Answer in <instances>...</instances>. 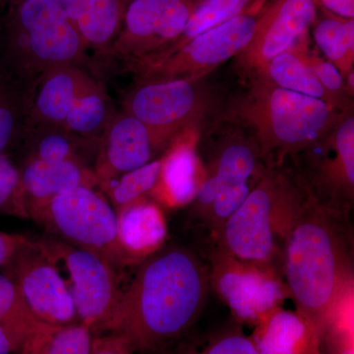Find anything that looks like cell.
<instances>
[{"instance_id": "cell-33", "label": "cell", "mask_w": 354, "mask_h": 354, "mask_svg": "<svg viewBox=\"0 0 354 354\" xmlns=\"http://www.w3.org/2000/svg\"><path fill=\"white\" fill-rule=\"evenodd\" d=\"M0 215L27 218L20 172L10 156L0 153Z\"/></svg>"}, {"instance_id": "cell-26", "label": "cell", "mask_w": 354, "mask_h": 354, "mask_svg": "<svg viewBox=\"0 0 354 354\" xmlns=\"http://www.w3.org/2000/svg\"><path fill=\"white\" fill-rule=\"evenodd\" d=\"M310 32L317 48L346 80L354 72V18L342 17L317 8Z\"/></svg>"}, {"instance_id": "cell-17", "label": "cell", "mask_w": 354, "mask_h": 354, "mask_svg": "<svg viewBox=\"0 0 354 354\" xmlns=\"http://www.w3.org/2000/svg\"><path fill=\"white\" fill-rule=\"evenodd\" d=\"M29 220L58 195L75 188H97L94 169L69 162L29 160L17 162Z\"/></svg>"}, {"instance_id": "cell-30", "label": "cell", "mask_w": 354, "mask_h": 354, "mask_svg": "<svg viewBox=\"0 0 354 354\" xmlns=\"http://www.w3.org/2000/svg\"><path fill=\"white\" fill-rule=\"evenodd\" d=\"M160 354H258L250 337L244 334L241 324L228 326L212 334L184 335Z\"/></svg>"}, {"instance_id": "cell-8", "label": "cell", "mask_w": 354, "mask_h": 354, "mask_svg": "<svg viewBox=\"0 0 354 354\" xmlns=\"http://www.w3.org/2000/svg\"><path fill=\"white\" fill-rule=\"evenodd\" d=\"M213 102L203 79L134 82L121 109L138 118L169 148L183 132L206 118Z\"/></svg>"}, {"instance_id": "cell-10", "label": "cell", "mask_w": 354, "mask_h": 354, "mask_svg": "<svg viewBox=\"0 0 354 354\" xmlns=\"http://www.w3.org/2000/svg\"><path fill=\"white\" fill-rule=\"evenodd\" d=\"M211 267L209 285L241 325L255 327L263 317L290 298L276 268L237 259L218 247L211 254Z\"/></svg>"}, {"instance_id": "cell-4", "label": "cell", "mask_w": 354, "mask_h": 354, "mask_svg": "<svg viewBox=\"0 0 354 354\" xmlns=\"http://www.w3.org/2000/svg\"><path fill=\"white\" fill-rule=\"evenodd\" d=\"M90 53L59 0H21L0 16V69L37 86L60 65L88 68Z\"/></svg>"}, {"instance_id": "cell-25", "label": "cell", "mask_w": 354, "mask_h": 354, "mask_svg": "<svg viewBox=\"0 0 354 354\" xmlns=\"http://www.w3.org/2000/svg\"><path fill=\"white\" fill-rule=\"evenodd\" d=\"M36 86L0 69V153H17L29 125L30 109Z\"/></svg>"}, {"instance_id": "cell-1", "label": "cell", "mask_w": 354, "mask_h": 354, "mask_svg": "<svg viewBox=\"0 0 354 354\" xmlns=\"http://www.w3.org/2000/svg\"><path fill=\"white\" fill-rule=\"evenodd\" d=\"M109 332L124 335L135 353L160 354L190 332L201 313L209 270L184 247H162L137 264Z\"/></svg>"}, {"instance_id": "cell-29", "label": "cell", "mask_w": 354, "mask_h": 354, "mask_svg": "<svg viewBox=\"0 0 354 354\" xmlns=\"http://www.w3.org/2000/svg\"><path fill=\"white\" fill-rule=\"evenodd\" d=\"M267 1L268 0H202L191 14L183 35L172 46L167 57L180 50L195 37L213 29L216 26L223 24L242 14L259 12Z\"/></svg>"}, {"instance_id": "cell-34", "label": "cell", "mask_w": 354, "mask_h": 354, "mask_svg": "<svg viewBox=\"0 0 354 354\" xmlns=\"http://www.w3.org/2000/svg\"><path fill=\"white\" fill-rule=\"evenodd\" d=\"M323 354H354L353 302L344 305L322 333Z\"/></svg>"}, {"instance_id": "cell-13", "label": "cell", "mask_w": 354, "mask_h": 354, "mask_svg": "<svg viewBox=\"0 0 354 354\" xmlns=\"http://www.w3.org/2000/svg\"><path fill=\"white\" fill-rule=\"evenodd\" d=\"M0 269L41 322L53 327L79 323L68 285L43 242L29 239Z\"/></svg>"}, {"instance_id": "cell-15", "label": "cell", "mask_w": 354, "mask_h": 354, "mask_svg": "<svg viewBox=\"0 0 354 354\" xmlns=\"http://www.w3.org/2000/svg\"><path fill=\"white\" fill-rule=\"evenodd\" d=\"M169 149L132 114L120 109L101 138L94 165L97 189L102 190L121 174L143 167Z\"/></svg>"}, {"instance_id": "cell-28", "label": "cell", "mask_w": 354, "mask_h": 354, "mask_svg": "<svg viewBox=\"0 0 354 354\" xmlns=\"http://www.w3.org/2000/svg\"><path fill=\"white\" fill-rule=\"evenodd\" d=\"M253 74L265 77L267 80L278 87L315 97L333 106L329 94L326 92L325 88L316 78L315 74L305 62L295 44L290 50L272 58L264 66L261 67Z\"/></svg>"}, {"instance_id": "cell-12", "label": "cell", "mask_w": 354, "mask_h": 354, "mask_svg": "<svg viewBox=\"0 0 354 354\" xmlns=\"http://www.w3.org/2000/svg\"><path fill=\"white\" fill-rule=\"evenodd\" d=\"M301 156L298 171L317 199L333 208L351 213L354 200V115L342 114L323 138Z\"/></svg>"}, {"instance_id": "cell-3", "label": "cell", "mask_w": 354, "mask_h": 354, "mask_svg": "<svg viewBox=\"0 0 354 354\" xmlns=\"http://www.w3.org/2000/svg\"><path fill=\"white\" fill-rule=\"evenodd\" d=\"M247 86L232 114L252 133L266 165H283L286 156L304 152L344 114L327 102L278 87L258 74L249 75Z\"/></svg>"}, {"instance_id": "cell-19", "label": "cell", "mask_w": 354, "mask_h": 354, "mask_svg": "<svg viewBox=\"0 0 354 354\" xmlns=\"http://www.w3.org/2000/svg\"><path fill=\"white\" fill-rule=\"evenodd\" d=\"M249 337L258 354H323L322 335L315 324L283 306L263 317Z\"/></svg>"}, {"instance_id": "cell-39", "label": "cell", "mask_w": 354, "mask_h": 354, "mask_svg": "<svg viewBox=\"0 0 354 354\" xmlns=\"http://www.w3.org/2000/svg\"><path fill=\"white\" fill-rule=\"evenodd\" d=\"M0 354H15L12 344L1 325H0Z\"/></svg>"}, {"instance_id": "cell-35", "label": "cell", "mask_w": 354, "mask_h": 354, "mask_svg": "<svg viewBox=\"0 0 354 354\" xmlns=\"http://www.w3.org/2000/svg\"><path fill=\"white\" fill-rule=\"evenodd\" d=\"M93 335L81 323L57 327L37 354H91Z\"/></svg>"}, {"instance_id": "cell-32", "label": "cell", "mask_w": 354, "mask_h": 354, "mask_svg": "<svg viewBox=\"0 0 354 354\" xmlns=\"http://www.w3.org/2000/svg\"><path fill=\"white\" fill-rule=\"evenodd\" d=\"M295 46L319 82L329 94L333 106L342 113L353 111L354 92L349 90L339 69L327 58L321 57L316 48H311L310 32L298 39Z\"/></svg>"}, {"instance_id": "cell-36", "label": "cell", "mask_w": 354, "mask_h": 354, "mask_svg": "<svg viewBox=\"0 0 354 354\" xmlns=\"http://www.w3.org/2000/svg\"><path fill=\"white\" fill-rule=\"evenodd\" d=\"M134 349L124 335L109 332L94 335L91 354H134Z\"/></svg>"}, {"instance_id": "cell-6", "label": "cell", "mask_w": 354, "mask_h": 354, "mask_svg": "<svg viewBox=\"0 0 354 354\" xmlns=\"http://www.w3.org/2000/svg\"><path fill=\"white\" fill-rule=\"evenodd\" d=\"M196 0H133L118 37L92 71L135 75L164 60L180 38Z\"/></svg>"}, {"instance_id": "cell-20", "label": "cell", "mask_w": 354, "mask_h": 354, "mask_svg": "<svg viewBox=\"0 0 354 354\" xmlns=\"http://www.w3.org/2000/svg\"><path fill=\"white\" fill-rule=\"evenodd\" d=\"M80 32L88 53L90 69L101 60L118 37L133 0H59Z\"/></svg>"}, {"instance_id": "cell-37", "label": "cell", "mask_w": 354, "mask_h": 354, "mask_svg": "<svg viewBox=\"0 0 354 354\" xmlns=\"http://www.w3.org/2000/svg\"><path fill=\"white\" fill-rule=\"evenodd\" d=\"M28 241L29 239L24 235L0 232V268L3 267L19 247Z\"/></svg>"}, {"instance_id": "cell-40", "label": "cell", "mask_w": 354, "mask_h": 354, "mask_svg": "<svg viewBox=\"0 0 354 354\" xmlns=\"http://www.w3.org/2000/svg\"><path fill=\"white\" fill-rule=\"evenodd\" d=\"M0 1L3 2L6 6H11V4L17 3V2L21 1V0H0Z\"/></svg>"}, {"instance_id": "cell-24", "label": "cell", "mask_w": 354, "mask_h": 354, "mask_svg": "<svg viewBox=\"0 0 354 354\" xmlns=\"http://www.w3.org/2000/svg\"><path fill=\"white\" fill-rule=\"evenodd\" d=\"M194 152L177 140L164 153V165L152 195L169 208L189 205L194 200L203 179Z\"/></svg>"}, {"instance_id": "cell-38", "label": "cell", "mask_w": 354, "mask_h": 354, "mask_svg": "<svg viewBox=\"0 0 354 354\" xmlns=\"http://www.w3.org/2000/svg\"><path fill=\"white\" fill-rule=\"evenodd\" d=\"M317 8L324 9L335 15L354 18V0H313Z\"/></svg>"}, {"instance_id": "cell-9", "label": "cell", "mask_w": 354, "mask_h": 354, "mask_svg": "<svg viewBox=\"0 0 354 354\" xmlns=\"http://www.w3.org/2000/svg\"><path fill=\"white\" fill-rule=\"evenodd\" d=\"M55 261H62L69 274L68 285L77 318L94 335L108 333L118 309L122 288L118 268L97 254L59 239H43Z\"/></svg>"}, {"instance_id": "cell-27", "label": "cell", "mask_w": 354, "mask_h": 354, "mask_svg": "<svg viewBox=\"0 0 354 354\" xmlns=\"http://www.w3.org/2000/svg\"><path fill=\"white\" fill-rule=\"evenodd\" d=\"M116 113L108 91L95 77L77 97L64 128L85 138L101 139Z\"/></svg>"}, {"instance_id": "cell-18", "label": "cell", "mask_w": 354, "mask_h": 354, "mask_svg": "<svg viewBox=\"0 0 354 354\" xmlns=\"http://www.w3.org/2000/svg\"><path fill=\"white\" fill-rule=\"evenodd\" d=\"M95 77L76 65L46 71L35 88L28 128L64 127L77 97Z\"/></svg>"}, {"instance_id": "cell-14", "label": "cell", "mask_w": 354, "mask_h": 354, "mask_svg": "<svg viewBox=\"0 0 354 354\" xmlns=\"http://www.w3.org/2000/svg\"><path fill=\"white\" fill-rule=\"evenodd\" d=\"M316 11L313 0H268L252 39L236 55L237 64L251 75L272 58L290 50L310 32Z\"/></svg>"}, {"instance_id": "cell-22", "label": "cell", "mask_w": 354, "mask_h": 354, "mask_svg": "<svg viewBox=\"0 0 354 354\" xmlns=\"http://www.w3.org/2000/svg\"><path fill=\"white\" fill-rule=\"evenodd\" d=\"M100 146L101 139L85 138L64 127H29L15 155L19 157V162L69 160L94 169Z\"/></svg>"}, {"instance_id": "cell-11", "label": "cell", "mask_w": 354, "mask_h": 354, "mask_svg": "<svg viewBox=\"0 0 354 354\" xmlns=\"http://www.w3.org/2000/svg\"><path fill=\"white\" fill-rule=\"evenodd\" d=\"M260 13L242 14L195 37L162 62L135 75L134 82L201 80L245 48Z\"/></svg>"}, {"instance_id": "cell-23", "label": "cell", "mask_w": 354, "mask_h": 354, "mask_svg": "<svg viewBox=\"0 0 354 354\" xmlns=\"http://www.w3.org/2000/svg\"><path fill=\"white\" fill-rule=\"evenodd\" d=\"M0 325L15 354H37L57 327L48 325L32 313L17 286L0 274Z\"/></svg>"}, {"instance_id": "cell-41", "label": "cell", "mask_w": 354, "mask_h": 354, "mask_svg": "<svg viewBox=\"0 0 354 354\" xmlns=\"http://www.w3.org/2000/svg\"><path fill=\"white\" fill-rule=\"evenodd\" d=\"M196 1H197V2H199V3H200V2H201V1H202V0H196Z\"/></svg>"}, {"instance_id": "cell-2", "label": "cell", "mask_w": 354, "mask_h": 354, "mask_svg": "<svg viewBox=\"0 0 354 354\" xmlns=\"http://www.w3.org/2000/svg\"><path fill=\"white\" fill-rule=\"evenodd\" d=\"M353 239L349 214L324 204L309 188L286 232L281 270L295 310L321 335L353 298Z\"/></svg>"}, {"instance_id": "cell-16", "label": "cell", "mask_w": 354, "mask_h": 354, "mask_svg": "<svg viewBox=\"0 0 354 354\" xmlns=\"http://www.w3.org/2000/svg\"><path fill=\"white\" fill-rule=\"evenodd\" d=\"M265 165L251 136L239 130L221 139L205 165L204 174L191 205V213L199 220L221 193L259 180Z\"/></svg>"}, {"instance_id": "cell-31", "label": "cell", "mask_w": 354, "mask_h": 354, "mask_svg": "<svg viewBox=\"0 0 354 354\" xmlns=\"http://www.w3.org/2000/svg\"><path fill=\"white\" fill-rule=\"evenodd\" d=\"M164 153L143 167L121 174L102 190L115 213L152 195L162 174Z\"/></svg>"}, {"instance_id": "cell-21", "label": "cell", "mask_w": 354, "mask_h": 354, "mask_svg": "<svg viewBox=\"0 0 354 354\" xmlns=\"http://www.w3.org/2000/svg\"><path fill=\"white\" fill-rule=\"evenodd\" d=\"M116 218L118 241L133 264L165 247L169 236L167 220L160 205L149 197L121 209Z\"/></svg>"}, {"instance_id": "cell-5", "label": "cell", "mask_w": 354, "mask_h": 354, "mask_svg": "<svg viewBox=\"0 0 354 354\" xmlns=\"http://www.w3.org/2000/svg\"><path fill=\"white\" fill-rule=\"evenodd\" d=\"M308 191L297 169L265 165L245 201L214 234L216 247L237 259L278 269L286 232Z\"/></svg>"}, {"instance_id": "cell-7", "label": "cell", "mask_w": 354, "mask_h": 354, "mask_svg": "<svg viewBox=\"0 0 354 354\" xmlns=\"http://www.w3.org/2000/svg\"><path fill=\"white\" fill-rule=\"evenodd\" d=\"M31 220L50 237L109 261L118 269L132 266L118 235V218L97 188H75L53 198Z\"/></svg>"}]
</instances>
